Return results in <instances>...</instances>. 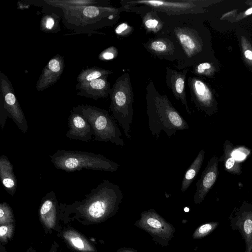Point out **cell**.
Masks as SVG:
<instances>
[{"instance_id": "obj_16", "label": "cell", "mask_w": 252, "mask_h": 252, "mask_svg": "<svg viewBox=\"0 0 252 252\" xmlns=\"http://www.w3.org/2000/svg\"><path fill=\"white\" fill-rule=\"evenodd\" d=\"M58 203L54 191L47 193L42 198L39 209V219L48 229L54 228L56 225Z\"/></svg>"}, {"instance_id": "obj_1", "label": "cell", "mask_w": 252, "mask_h": 252, "mask_svg": "<svg viewBox=\"0 0 252 252\" xmlns=\"http://www.w3.org/2000/svg\"><path fill=\"white\" fill-rule=\"evenodd\" d=\"M120 187L108 180L101 183L85 195L81 201H75L65 207L93 223L106 220L117 212L123 199Z\"/></svg>"}, {"instance_id": "obj_10", "label": "cell", "mask_w": 252, "mask_h": 252, "mask_svg": "<svg viewBox=\"0 0 252 252\" xmlns=\"http://www.w3.org/2000/svg\"><path fill=\"white\" fill-rule=\"evenodd\" d=\"M122 5L144 6L148 10L163 13L168 15L189 14L195 5L192 0H132L122 1Z\"/></svg>"}, {"instance_id": "obj_17", "label": "cell", "mask_w": 252, "mask_h": 252, "mask_svg": "<svg viewBox=\"0 0 252 252\" xmlns=\"http://www.w3.org/2000/svg\"><path fill=\"white\" fill-rule=\"evenodd\" d=\"M108 76H104L89 83L75 86L77 94L97 100L107 97L111 91L110 84L107 81Z\"/></svg>"}, {"instance_id": "obj_22", "label": "cell", "mask_w": 252, "mask_h": 252, "mask_svg": "<svg viewBox=\"0 0 252 252\" xmlns=\"http://www.w3.org/2000/svg\"><path fill=\"white\" fill-rule=\"evenodd\" d=\"M113 73L112 70L100 67H93L82 70L77 77V84L80 86L89 83L94 80L104 76H108Z\"/></svg>"}, {"instance_id": "obj_7", "label": "cell", "mask_w": 252, "mask_h": 252, "mask_svg": "<svg viewBox=\"0 0 252 252\" xmlns=\"http://www.w3.org/2000/svg\"><path fill=\"white\" fill-rule=\"evenodd\" d=\"M63 9L66 22L79 23V26L85 24H91L107 19L111 21H117V16L121 10H125V6L121 8L90 5L77 7H65L60 8Z\"/></svg>"}, {"instance_id": "obj_3", "label": "cell", "mask_w": 252, "mask_h": 252, "mask_svg": "<svg viewBox=\"0 0 252 252\" xmlns=\"http://www.w3.org/2000/svg\"><path fill=\"white\" fill-rule=\"evenodd\" d=\"M49 157L56 168L66 172L84 169L114 172L119 167L103 155L86 151L58 150Z\"/></svg>"}, {"instance_id": "obj_36", "label": "cell", "mask_w": 252, "mask_h": 252, "mask_svg": "<svg viewBox=\"0 0 252 252\" xmlns=\"http://www.w3.org/2000/svg\"><path fill=\"white\" fill-rule=\"evenodd\" d=\"M117 252H136L132 249H130L122 248L121 249H120Z\"/></svg>"}, {"instance_id": "obj_34", "label": "cell", "mask_w": 252, "mask_h": 252, "mask_svg": "<svg viewBox=\"0 0 252 252\" xmlns=\"http://www.w3.org/2000/svg\"><path fill=\"white\" fill-rule=\"evenodd\" d=\"M58 247H59V245L57 243V242H54L49 252H57V249H58Z\"/></svg>"}, {"instance_id": "obj_14", "label": "cell", "mask_w": 252, "mask_h": 252, "mask_svg": "<svg viewBox=\"0 0 252 252\" xmlns=\"http://www.w3.org/2000/svg\"><path fill=\"white\" fill-rule=\"evenodd\" d=\"M64 68L63 57L57 54L52 57L43 69L36 84L38 91H43L54 84L60 78Z\"/></svg>"}, {"instance_id": "obj_37", "label": "cell", "mask_w": 252, "mask_h": 252, "mask_svg": "<svg viewBox=\"0 0 252 252\" xmlns=\"http://www.w3.org/2000/svg\"><path fill=\"white\" fill-rule=\"evenodd\" d=\"M252 13V7L249 9L248 10H247L245 12V14L246 15H250Z\"/></svg>"}, {"instance_id": "obj_6", "label": "cell", "mask_w": 252, "mask_h": 252, "mask_svg": "<svg viewBox=\"0 0 252 252\" xmlns=\"http://www.w3.org/2000/svg\"><path fill=\"white\" fill-rule=\"evenodd\" d=\"M0 123L2 129L7 117L13 121L24 133L28 130L25 114L15 95L12 84L8 77L0 72Z\"/></svg>"}, {"instance_id": "obj_20", "label": "cell", "mask_w": 252, "mask_h": 252, "mask_svg": "<svg viewBox=\"0 0 252 252\" xmlns=\"http://www.w3.org/2000/svg\"><path fill=\"white\" fill-rule=\"evenodd\" d=\"M63 238L75 250L80 252H95V247L82 234L69 229L63 233Z\"/></svg>"}, {"instance_id": "obj_18", "label": "cell", "mask_w": 252, "mask_h": 252, "mask_svg": "<svg viewBox=\"0 0 252 252\" xmlns=\"http://www.w3.org/2000/svg\"><path fill=\"white\" fill-rule=\"evenodd\" d=\"M13 165L5 155L0 157V178L1 183L10 195L13 196L16 191L17 178L13 172Z\"/></svg>"}, {"instance_id": "obj_24", "label": "cell", "mask_w": 252, "mask_h": 252, "mask_svg": "<svg viewBox=\"0 0 252 252\" xmlns=\"http://www.w3.org/2000/svg\"><path fill=\"white\" fill-rule=\"evenodd\" d=\"M143 17V24L147 32L154 33L162 32L164 22L156 11L148 10Z\"/></svg>"}, {"instance_id": "obj_9", "label": "cell", "mask_w": 252, "mask_h": 252, "mask_svg": "<svg viewBox=\"0 0 252 252\" xmlns=\"http://www.w3.org/2000/svg\"><path fill=\"white\" fill-rule=\"evenodd\" d=\"M164 37H157L150 39L144 44L147 49L153 55L162 59L180 61V66L186 62L185 53L178 42L172 37L165 34Z\"/></svg>"}, {"instance_id": "obj_19", "label": "cell", "mask_w": 252, "mask_h": 252, "mask_svg": "<svg viewBox=\"0 0 252 252\" xmlns=\"http://www.w3.org/2000/svg\"><path fill=\"white\" fill-rule=\"evenodd\" d=\"M188 85L191 92L192 100L199 108L206 111L210 96L204 83L196 78L189 77Z\"/></svg>"}, {"instance_id": "obj_31", "label": "cell", "mask_w": 252, "mask_h": 252, "mask_svg": "<svg viewBox=\"0 0 252 252\" xmlns=\"http://www.w3.org/2000/svg\"><path fill=\"white\" fill-rule=\"evenodd\" d=\"M250 153V150L244 147H232L231 154L237 160L240 161L245 159Z\"/></svg>"}, {"instance_id": "obj_26", "label": "cell", "mask_w": 252, "mask_h": 252, "mask_svg": "<svg viewBox=\"0 0 252 252\" xmlns=\"http://www.w3.org/2000/svg\"><path fill=\"white\" fill-rule=\"evenodd\" d=\"M58 17L48 14L42 17L40 22V30L45 32H55L60 29Z\"/></svg>"}, {"instance_id": "obj_23", "label": "cell", "mask_w": 252, "mask_h": 252, "mask_svg": "<svg viewBox=\"0 0 252 252\" xmlns=\"http://www.w3.org/2000/svg\"><path fill=\"white\" fill-rule=\"evenodd\" d=\"M233 146L228 141L224 143V163L227 172L231 174L239 175L242 173L241 165L240 161L235 159L232 156Z\"/></svg>"}, {"instance_id": "obj_33", "label": "cell", "mask_w": 252, "mask_h": 252, "mask_svg": "<svg viewBox=\"0 0 252 252\" xmlns=\"http://www.w3.org/2000/svg\"><path fill=\"white\" fill-rule=\"evenodd\" d=\"M211 64L208 63H203L198 64L196 67V71L198 74H202L211 68Z\"/></svg>"}, {"instance_id": "obj_28", "label": "cell", "mask_w": 252, "mask_h": 252, "mask_svg": "<svg viewBox=\"0 0 252 252\" xmlns=\"http://www.w3.org/2000/svg\"><path fill=\"white\" fill-rule=\"evenodd\" d=\"M218 221H211L199 226L194 231L192 235L194 239L203 238L212 232L219 225Z\"/></svg>"}, {"instance_id": "obj_29", "label": "cell", "mask_w": 252, "mask_h": 252, "mask_svg": "<svg viewBox=\"0 0 252 252\" xmlns=\"http://www.w3.org/2000/svg\"><path fill=\"white\" fill-rule=\"evenodd\" d=\"M14 230V223L0 225V241L1 243H5L11 239Z\"/></svg>"}, {"instance_id": "obj_2", "label": "cell", "mask_w": 252, "mask_h": 252, "mask_svg": "<svg viewBox=\"0 0 252 252\" xmlns=\"http://www.w3.org/2000/svg\"><path fill=\"white\" fill-rule=\"evenodd\" d=\"M146 113L152 135L158 138L161 131L168 137L178 130L189 129L186 120L173 106L166 94H160L150 79L146 87Z\"/></svg>"}, {"instance_id": "obj_8", "label": "cell", "mask_w": 252, "mask_h": 252, "mask_svg": "<svg viewBox=\"0 0 252 252\" xmlns=\"http://www.w3.org/2000/svg\"><path fill=\"white\" fill-rule=\"evenodd\" d=\"M135 225L148 232L155 241L163 246L168 245L175 231L172 225L153 209L142 212Z\"/></svg>"}, {"instance_id": "obj_5", "label": "cell", "mask_w": 252, "mask_h": 252, "mask_svg": "<svg viewBox=\"0 0 252 252\" xmlns=\"http://www.w3.org/2000/svg\"><path fill=\"white\" fill-rule=\"evenodd\" d=\"M81 106L83 115L93 128L94 141L110 142L117 146L125 145L114 118L107 111L88 104Z\"/></svg>"}, {"instance_id": "obj_35", "label": "cell", "mask_w": 252, "mask_h": 252, "mask_svg": "<svg viewBox=\"0 0 252 252\" xmlns=\"http://www.w3.org/2000/svg\"><path fill=\"white\" fill-rule=\"evenodd\" d=\"M245 56L247 59L252 60V51L250 50L246 51L245 52Z\"/></svg>"}, {"instance_id": "obj_25", "label": "cell", "mask_w": 252, "mask_h": 252, "mask_svg": "<svg viewBox=\"0 0 252 252\" xmlns=\"http://www.w3.org/2000/svg\"><path fill=\"white\" fill-rule=\"evenodd\" d=\"M47 4L59 8L98 5L99 1L96 0H44Z\"/></svg>"}, {"instance_id": "obj_39", "label": "cell", "mask_w": 252, "mask_h": 252, "mask_svg": "<svg viewBox=\"0 0 252 252\" xmlns=\"http://www.w3.org/2000/svg\"><path fill=\"white\" fill-rule=\"evenodd\" d=\"M251 252H252V250Z\"/></svg>"}, {"instance_id": "obj_15", "label": "cell", "mask_w": 252, "mask_h": 252, "mask_svg": "<svg viewBox=\"0 0 252 252\" xmlns=\"http://www.w3.org/2000/svg\"><path fill=\"white\" fill-rule=\"evenodd\" d=\"M188 70L177 71L169 67H166V82L167 86L170 89L175 97L180 100L184 105L187 113L191 115L188 106L185 91V81Z\"/></svg>"}, {"instance_id": "obj_32", "label": "cell", "mask_w": 252, "mask_h": 252, "mask_svg": "<svg viewBox=\"0 0 252 252\" xmlns=\"http://www.w3.org/2000/svg\"><path fill=\"white\" fill-rule=\"evenodd\" d=\"M132 27L126 23H122L119 24L115 29V33L120 36L128 35L132 32Z\"/></svg>"}, {"instance_id": "obj_30", "label": "cell", "mask_w": 252, "mask_h": 252, "mask_svg": "<svg viewBox=\"0 0 252 252\" xmlns=\"http://www.w3.org/2000/svg\"><path fill=\"white\" fill-rule=\"evenodd\" d=\"M118 50L114 46L109 47L102 51L98 55V58L101 61L111 60L117 56Z\"/></svg>"}, {"instance_id": "obj_12", "label": "cell", "mask_w": 252, "mask_h": 252, "mask_svg": "<svg viewBox=\"0 0 252 252\" xmlns=\"http://www.w3.org/2000/svg\"><path fill=\"white\" fill-rule=\"evenodd\" d=\"M68 130L65 136L71 140L88 142L92 140L93 130L91 125L82 113L81 106L74 107L68 118Z\"/></svg>"}, {"instance_id": "obj_13", "label": "cell", "mask_w": 252, "mask_h": 252, "mask_svg": "<svg viewBox=\"0 0 252 252\" xmlns=\"http://www.w3.org/2000/svg\"><path fill=\"white\" fill-rule=\"evenodd\" d=\"M218 163V158L213 156L208 162L200 178L196 182V189L193 196L195 204H200L204 200L217 181L219 174Z\"/></svg>"}, {"instance_id": "obj_27", "label": "cell", "mask_w": 252, "mask_h": 252, "mask_svg": "<svg viewBox=\"0 0 252 252\" xmlns=\"http://www.w3.org/2000/svg\"><path fill=\"white\" fill-rule=\"evenodd\" d=\"M14 218L12 210L6 202L0 204V224L13 223Z\"/></svg>"}, {"instance_id": "obj_11", "label": "cell", "mask_w": 252, "mask_h": 252, "mask_svg": "<svg viewBox=\"0 0 252 252\" xmlns=\"http://www.w3.org/2000/svg\"><path fill=\"white\" fill-rule=\"evenodd\" d=\"M230 225L233 230H238L245 244V252L252 250V205L243 203L236 211L231 214L229 218Z\"/></svg>"}, {"instance_id": "obj_21", "label": "cell", "mask_w": 252, "mask_h": 252, "mask_svg": "<svg viewBox=\"0 0 252 252\" xmlns=\"http://www.w3.org/2000/svg\"><path fill=\"white\" fill-rule=\"evenodd\" d=\"M205 153L204 149L201 150L186 170L182 182V192H185L196 178L203 164Z\"/></svg>"}, {"instance_id": "obj_38", "label": "cell", "mask_w": 252, "mask_h": 252, "mask_svg": "<svg viewBox=\"0 0 252 252\" xmlns=\"http://www.w3.org/2000/svg\"><path fill=\"white\" fill-rule=\"evenodd\" d=\"M27 252H35V251L32 248H31Z\"/></svg>"}, {"instance_id": "obj_4", "label": "cell", "mask_w": 252, "mask_h": 252, "mask_svg": "<svg viewBox=\"0 0 252 252\" xmlns=\"http://www.w3.org/2000/svg\"><path fill=\"white\" fill-rule=\"evenodd\" d=\"M110 110L113 117L122 126L125 136L131 139L129 134L132 122L133 92L128 72L118 78L111 89Z\"/></svg>"}]
</instances>
